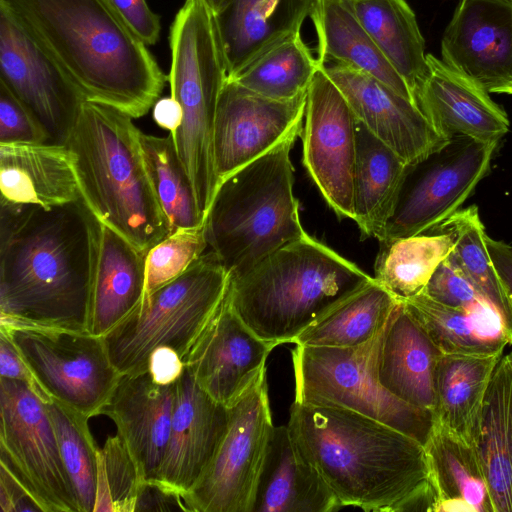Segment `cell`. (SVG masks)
I'll use <instances>...</instances> for the list:
<instances>
[{"label": "cell", "mask_w": 512, "mask_h": 512, "mask_svg": "<svg viewBox=\"0 0 512 512\" xmlns=\"http://www.w3.org/2000/svg\"><path fill=\"white\" fill-rule=\"evenodd\" d=\"M99 221L81 199L0 202V326L87 332Z\"/></svg>", "instance_id": "obj_1"}, {"label": "cell", "mask_w": 512, "mask_h": 512, "mask_svg": "<svg viewBox=\"0 0 512 512\" xmlns=\"http://www.w3.org/2000/svg\"><path fill=\"white\" fill-rule=\"evenodd\" d=\"M287 426L342 507L435 510L425 447L409 435L339 405L297 399Z\"/></svg>", "instance_id": "obj_2"}, {"label": "cell", "mask_w": 512, "mask_h": 512, "mask_svg": "<svg viewBox=\"0 0 512 512\" xmlns=\"http://www.w3.org/2000/svg\"><path fill=\"white\" fill-rule=\"evenodd\" d=\"M1 1L85 100L135 119L160 98L168 76L108 0Z\"/></svg>", "instance_id": "obj_3"}, {"label": "cell", "mask_w": 512, "mask_h": 512, "mask_svg": "<svg viewBox=\"0 0 512 512\" xmlns=\"http://www.w3.org/2000/svg\"><path fill=\"white\" fill-rule=\"evenodd\" d=\"M374 280L307 233L230 277L227 299L261 339L294 340Z\"/></svg>", "instance_id": "obj_4"}, {"label": "cell", "mask_w": 512, "mask_h": 512, "mask_svg": "<svg viewBox=\"0 0 512 512\" xmlns=\"http://www.w3.org/2000/svg\"><path fill=\"white\" fill-rule=\"evenodd\" d=\"M129 115L85 100L66 147L82 200L97 220L147 253L172 233Z\"/></svg>", "instance_id": "obj_5"}, {"label": "cell", "mask_w": 512, "mask_h": 512, "mask_svg": "<svg viewBox=\"0 0 512 512\" xmlns=\"http://www.w3.org/2000/svg\"><path fill=\"white\" fill-rule=\"evenodd\" d=\"M303 123L267 153L221 181L204 221L207 250L229 272H246L303 237L290 154Z\"/></svg>", "instance_id": "obj_6"}, {"label": "cell", "mask_w": 512, "mask_h": 512, "mask_svg": "<svg viewBox=\"0 0 512 512\" xmlns=\"http://www.w3.org/2000/svg\"><path fill=\"white\" fill-rule=\"evenodd\" d=\"M169 45L168 82L183 112L180 127L170 135L205 219L218 186L213 133L228 76L215 15L202 0H186L179 9L170 27Z\"/></svg>", "instance_id": "obj_7"}, {"label": "cell", "mask_w": 512, "mask_h": 512, "mask_svg": "<svg viewBox=\"0 0 512 512\" xmlns=\"http://www.w3.org/2000/svg\"><path fill=\"white\" fill-rule=\"evenodd\" d=\"M230 274L209 250L152 293L103 339L120 374L147 371L151 352L168 346L183 362L224 301Z\"/></svg>", "instance_id": "obj_8"}, {"label": "cell", "mask_w": 512, "mask_h": 512, "mask_svg": "<svg viewBox=\"0 0 512 512\" xmlns=\"http://www.w3.org/2000/svg\"><path fill=\"white\" fill-rule=\"evenodd\" d=\"M387 324L375 337L358 346L295 345L291 353L295 399L348 408L425 445L437 421L435 412L399 399L379 381V354Z\"/></svg>", "instance_id": "obj_9"}, {"label": "cell", "mask_w": 512, "mask_h": 512, "mask_svg": "<svg viewBox=\"0 0 512 512\" xmlns=\"http://www.w3.org/2000/svg\"><path fill=\"white\" fill-rule=\"evenodd\" d=\"M47 396L88 419L101 415L121 377L103 337L55 328L0 326Z\"/></svg>", "instance_id": "obj_10"}, {"label": "cell", "mask_w": 512, "mask_h": 512, "mask_svg": "<svg viewBox=\"0 0 512 512\" xmlns=\"http://www.w3.org/2000/svg\"><path fill=\"white\" fill-rule=\"evenodd\" d=\"M0 454L40 511L82 512L45 402L6 378H0Z\"/></svg>", "instance_id": "obj_11"}, {"label": "cell", "mask_w": 512, "mask_h": 512, "mask_svg": "<svg viewBox=\"0 0 512 512\" xmlns=\"http://www.w3.org/2000/svg\"><path fill=\"white\" fill-rule=\"evenodd\" d=\"M226 432L208 467L182 496L187 511L252 512L274 427L266 372L228 407Z\"/></svg>", "instance_id": "obj_12"}, {"label": "cell", "mask_w": 512, "mask_h": 512, "mask_svg": "<svg viewBox=\"0 0 512 512\" xmlns=\"http://www.w3.org/2000/svg\"><path fill=\"white\" fill-rule=\"evenodd\" d=\"M497 145L454 137L408 165L383 241L432 231L459 210L488 173Z\"/></svg>", "instance_id": "obj_13"}, {"label": "cell", "mask_w": 512, "mask_h": 512, "mask_svg": "<svg viewBox=\"0 0 512 512\" xmlns=\"http://www.w3.org/2000/svg\"><path fill=\"white\" fill-rule=\"evenodd\" d=\"M0 81L30 112L48 143L66 144L85 98L1 0Z\"/></svg>", "instance_id": "obj_14"}, {"label": "cell", "mask_w": 512, "mask_h": 512, "mask_svg": "<svg viewBox=\"0 0 512 512\" xmlns=\"http://www.w3.org/2000/svg\"><path fill=\"white\" fill-rule=\"evenodd\" d=\"M303 163L339 219H354L357 119L323 65L308 90L302 127Z\"/></svg>", "instance_id": "obj_15"}, {"label": "cell", "mask_w": 512, "mask_h": 512, "mask_svg": "<svg viewBox=\"0 0 512 512\" xmlns=\"http://www.w3.org/2000/svg\"><path fill=\"white\" fill-rule=\"evenodd\" d=\"M306 98L307 92L291 100L270 99L227 78L219 97L213 133L218 185L301 125Z\"/></svg>", "instance_id": "obj_16"}, {"label": "cell", "mask_w": 512, "mask_h": 512, "mask_svg": "<svg viewBox=\"0 0 512 512\" xmlns=\"http://www.w3.org/2000/svg\"><path fill=\"white\" fill-rule=\"evenodd\" d=\"M441 55L488 93L512 95V0H461L444 31Z\"/></svg>", "instance_id": "obj_17"}, {"label": "cell", "mask_w": 512, "mask_h": 512, "mask_svg": "<svg viewBox=\"0 0 512 512\" xmlns=\"http://www.w3.org/2000/svg\"><path fill=\"white\" fill-rule=\"evenodd\" d=\"M274 348L241 320L226 294L184 364L210 397L229 407L266 372Z\"/></svg>", "instance_id": "obj_18"}, {"label": "cell", "mask_w": 512, "mask_h": 512, "mask_svg": "<svg viewBox=\"0 0 512 512\" xmlns=\"http://www.w3.org/2000/svg\"><path fill=\"white\" fill-rule=\"evenodd\" d=\"M356 119L408 165L426 157L447 140L412 100L377 78L340 64L324 66Z\"/></svg>", "instance_id": "obj_19"}, {"label": "cell", "mask_w": 512, "mask_h": 512, "mask_svg": "<svg viewBox=\"0 0 512 512\" xmlns=\"http://www.w3.org/2000/svg\"><path fill=\"white\" fill-rule=\"evenodd\" d=\"M228 420V407L210 397L185 367L175 382L166 452L150 483L182 498L211 462L226 432Z\"/></svg>", "instance_id": "obj_20"}, {"label": "cell", "mask_w": 512, "mask_h": 512, "mask_svg": "<svg viewBox=\"0 0 512 512\" xmlns=\"http://www.w3.org/2000/svg\"><path fill=\"white\" fill-rule=\"evenodd\" d=\"M426 62L414 99L434 129L446 140L461 136L499 142L510 122L489 93L432 54Z\"/></svg>", "instance_id": "obj_21"}, {"label": "cell", "mask_w": 512, "mask_h": 512, "mask_svg": "<svg viewBox=\"0 0 512 512\" xmlns=\"http://www.w3.org/2000/svg\"><path fill=\"white\" fill-rule=\"evenodd\" d=\"M175 383H156L148 371L121 374L101 415L110 418L144 483L153 481L168 445Z\"/></svg>", "instance_id": "obj_22"}, {"label": "cell", "mask_w": 512, "mask_h": 512, "mask_svg": "<svg viewBox=\"0 0 512 512\" xmlns=\"http://www.w3.org/2000/svg\"><path fill=\"white\" fill-rule=\"evenodd\" d=\"M314 0H228L215 15L232 78L262 53L301 32Z\"/></svg>", "instance_id": "obj_23"}, {"label": "cell", "mask_w": 512, "mask_h": 512, "mask_svg": "<svg viewBox=\"0 0 512 512\" xmlns=\"http://www.w3.org/2000/svg\"><path fill=\"white\" fill-rule=\"evenodd\" d=\"M442 355L404 303L398 301L379 354L378 377L382 386L413 406L435 412L436 372Z\"/></svg>", "instance_id": "obj_24"}, {"label": "cell", "mask_w": 512, "mask_h": 512, "mask_svg": "<svg viewBox=\"0 0 512 512\" xmlns=\"http://www.w3.org/2000/svg\"><path fill=\"white\" fill-rule=\"evenodd\" d=\"M146 253L99 222L87 332L104 337L123 321L145 295Z\"/></svg>", "instance_id": "obj_25"}, {"label": "cell", "mask_w": 512, "mask_h": 512, "mask_svg": "<svg viewBox=\"0 0 512 512\" xmlns=\"http://www.w3.org/2000/svg\"><path fill=\"white\" fill-rule=\"evenodd\" d=\"M0 202L53 208L81 199L66 145L0 144Z\"/></svg>", "instance_id": "obj_26"}, {"label": "cell", "mask_w": 512, "mask_h": 512, "mask_svg": "<svg viewBox=\"0 0 512 512\" xmlns=\"http://www.w3.org/2000/svg\"><path fill=\"white\" fill-rule=\"evenodd\" d=\"M343 508L304 458L287 425L274 426L252 512H333Z\"/></svg>", "instance_id": "obj_27"}, {"label": "cell", "mask_w": 512, "mask_h": 512, "mask_svg": "<svg viewBox=\"0 0 512 512\" xmlns=\"http://www.w3.org/2000/svg\"><path fill=\"white\" fill-rule=\"evenodd\" d=\"M309 17L317 35V59L321 65L340 64L362 71L415 102L407 83L375 44L347 0H314Z\"/></svg>", "instance_id": "obj_28"}, {"label": "cell", "mask_w": 512, "mask_h": 512, "mask_svg": "<svg viewBox=\"0 0 512 512\" xmlns=\"http://www.w3.org/2000/svg\"><path fill=\"white\" fill-rule=\"evenodd\" d=\"M474 448L494 512H512V352L492 373Z\"/></svg>", "instance_id": "obj_29"}, {"label": "cell", "mask_w": 512, "mask_h": 512, "mask_svg": "<svg viewBox=\"0 0 512 512\" xmlns=\"http://www.w3.org/2000/svg\"><path fill=\"white\" fill-rule=\"evenodd\" d=\"M408 164L357 120L354 221L361 238L383 241Z\"/></svg>", "instance_id": "obj_30"}, {"label": "cell", "mask_w": 512, "mask_h": 512, "mask_svg": "<svg viewBox=\"0 0 512 512\" xmlns=\"http://www.w3.org/2000/svg\"><path fill=\"white\" fill-rule=\"evenodd\" d=\"M502 354L443 353L437 366V421L473 447L486 390Z\"/></svg>", "instance_id": "obj_31"}, {"label": "cell", "mask_w": 512, "mask_h": 512, "mask_svg": "<svg viewBox=\"0 0 512 512\" xmlns=\"http://www.w3.org/2000/svg\"><path fill=\"white\" fill-rule=\"evenodd\" d=\"M424 447L437 495L435 512H494L472 445L436 421Z\"/></svg>", "instance_id": "obj_32"}, {"label": "cell", "mask_w": 512, "mask_h": 512, "mask_svg": "<svg viewBox=\"0 0 512 512\" xmlns=\"http://www.w3.org/2000/svg\"><path fill=\"white\" fill-rule=\"evenodd\" d=\"M347 1L383 55L407 83L414 97L426 72L427 54L424 38L411 7L405 0Z\"/></svg>", "instance_id": "obj_33"}, {"label": "cell", "mask_w": 512, "mask_h": 512, "mask_svg": "<svg viewBox=\"0 0 512 512\" xmlns=\"http://www.w3.org/2000/svg\"><path fill=\"white\" fill-rule=\"evenodd\" d=\"M433 231L380 242L373 278L398 301L423 293L439 264L451 253V235Z\"/></svg>", "instance_id": "obj_34"}, {"label": "cell", "mask_w": 512, "mask_h": 512, "mask_svg": "<svg viewBox=\"0 0 512 512\" xmlns=\"http://www.w3.org/2000/svg\"><path fill=\"white\" fill-rule=\"evenodd\" d=\"M433 230L451 235L454 243L451 257L495 310L502 334L512 345V302L491 260L477 206L457 210Z\"/></svg>", "instance_id": "obj_35"}, {"label": "cell", "mask_w": 512, "mask_h": 512, "mask_svg": "<svg viewBox=\"0 0 512 512\" xmlns=\"http://www.w3.org/2000/svg\"><path fill=\"white\" fill-rule=\"evenodd\" d=\"M398 300L375 280L300 334L295 345L353 347L375 337Z\"/></svg>", "instance_id": "obj_36"}, {"label": "cell", "mask_w": 512, "mask_h": 512, "mask_svg": "<svg viewBox=\"0 0 512 512\" xmlns=\"http://www.w3.org/2000/svg\"><path fill=\"white\" fill-rule=\"evenodd\" d=\"M320 66L298 32L262 53L228 79L264 97L291 100L307 92Z\"/></svg>", "instance_id": "obj_37"}, {"label": "cell", "mask_w": 512, "mask_h": 512, "mask_svg": "<svg viewBox=\"0 0 512 512\" xmlns=\"http://www.w3.org/2000/svg\"><path fill=\"white\" fill-rule=\"evenodd\" d=\"M401 302L443 353L491 354L503 352L508 344L500 327L424 292Z\"/></svg>", "instance_id": "obj_38"}, {"label": "cell", "mask_w": 512, "mask_h": 512, "mask_svg": "<svg viewBox=\"0 0 512 512\" xmlns=\"http://www.w3.org/2000/svg\"><path fill=\"white\" fill-rule=\"evenodd\" d=\"M140 146L150 182L172 232L203 227L204 216L171 135L159 137L140 132Z\"/></svg>", "instance_id": "obj_39"}, {"label": "cell", "mask_w": 512, "mask_h": 512, "mask_svg": "<svg viewBox=\"0 0 512 512\" xmlns=\"http://www.w3.org/2000/svg\"><path fill=\"white\" fill-rule=\"evenodd\" d=\"M45 405L81 510L93 512L99 448L90 431L89 419L53 400L45 402Z\"/></svg>", "instance_id": "obj_40"}, {"label": "cell", "mask_w": 512, "mask_h": 512, "mask_svg": "<svg viewBox=\"0 0 512 512\" xmlns=\"http://www.w3.org/2000/svg\"><path fill=\"white\" fill-rule=\"evenodd\" d=\"M143 482L118 434L108 436L98 451L96 498L93 512H134Z\"/></svg>", "instance_id": "obj_41"}, {"label": "cell", "mask_w": 512, "mask_h": 512, "mask_svg": "<svg viewBox=\"0 0 512 512\" xmlns=\"http://www.w3.org/2000/svg\"><path fill=\"white\" fill-rule=\"evenodd\" d=\"M207 248L204 226L177 230L160 240L146 253L145 294L179 277Z\"/></svg>", "instance_id": "obj_42"}, {"label": "cell", "mask_w": 512, "mask_h": 512, "mask_svg": "<svg viewBox=\"0 0 512 512\" xmlns=\"http://www.w3.org/2000/svg\"><path fill=\"white\" fill-rule=\"evenodd\" d=\"M423 292L441 304L465 310L501 329L495 310L450 254L439 264Z\"/></svg>", "instance_id": "obj_43"}, {"label": "cell", "mask_w": 512, "mask_h": 512, "mask_svg": "<svg viewBox=\"0 0 512 512\" xmlns=\"http://www.w3.org/2000/svg\"><path fill=\"white\" fill-rule=\"evenodd\" d=\"M48 143L46 134L25 106L0 81V144Z\"/></svg>", "instance_id": "obj_44"}, {"label": "cell", "mask_w": 512, "mask_h": 512, "mask_svg": "<svg viewBox=\"0 0 512 512\" xmlns=\"http://www.w3.org/2000/svg\"><path fill=\"white\" fill-rule=\"evenodd\" d=\"M129 28L147 45L157 43L161 32L160 16L146 0H108Z\"/></svg>", "instance_id": "obj_45"}, {"label": "cell", "mask_w": 512, "mask_h": 512, "mask_svg": "<svg viewBox=\"0 0 512 512\" xmlns=\"http://www.w3.org/2000/svg\"><path fill=\"white\" fill-rule=\"evenodd\" d=\"M0 378L23 382L44 402L51 400L42 390L11 340L2 333H0Z\"/></svg>", "instance_id": "obj_46"}, {"label": "cell", "mask_w": 512, "mask_h": 512, "mask_svg": "<svg viewBox=\"0 0 512 512\" xmlns=\"http://www.w3.org/2000/svg\"><path fill=\"white\" fill-rule=\"evenodd\" d=\"M185 370V364L176 350L168 346L155 348L148 358L147 371L161 385L175 383Z\"/></svg>", "instance_id": "obj_47"}, {"label": "cell", "mask_w": 512, "mask_h": 512, "mask_svg": "<svg viewBox=\"0 0 512 512\" xmlns=\"http://www.w3.org/2000/svg\"><path fill=\"white\" fill-rule=\"evenodd\" d=\"M0 504L3 512L40 511L9 469L0 463Z\"/></svg>", "instance_id": "obj_48"}, {"label": "cell", "mask_w": 512, "mask_h": 512, "mask_svg": "<svg viewBox=\"0 0 512 512\" xmlns=\"http://www.w3.org/2000/svg\"><path fill=\"white\" fill-rule=\"evenodd\" d=\"M486 244L496 272L512 302V248L488 235Z\"/></svg>", "instance_id": "obj_49"}, {"label": "cell", "mask_w": 512, "mask_h": 512, "mask_svg": "<svg viewBox=\"0 0 512 512\" xmlns=\"http://www.w3.org/2000/svg\"><path fill=\"white\" fill-rule=\"evenodd\" d=\"M183 112L179 102L171 95L159 98L153 106V119L158 126L176 132L182 123Z\"/></svg>", "instance_id": "obj_50"}, {"label": "cell", "mask_w": 512, "mask_h": 512, "mask_svg": "<svg viewBox=\"0 0 512 512\" xmlns=\"http://www.w3.org/2000/svg\"><path fill=\"white\" fill-rule=\"evenodd\" d=\"M216 15L227 3L228 0H202Z\"/></svg>", "instance_id": "obj_51"}]
</instances>
